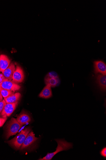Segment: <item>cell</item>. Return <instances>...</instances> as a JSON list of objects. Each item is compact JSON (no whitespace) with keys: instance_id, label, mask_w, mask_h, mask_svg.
<instances>
[{"instance_id":"obj_1","label":"cell","mask_w":106,"mask_h":160,"mask_svg":"<svg viewBox=\"0 0 106 160\" xmlns=\"http://www.w3.org/2000/svg\"><path fill=\"white\" fill-rule=\"evenodd\" d=\"M58 143V146L55 152L52 153H48L47 155L43 158H41L39 160H51L53 158L58 152L66 151L73 148V144L71 142H68L64 139H55Z\"/></svg>"},{"instance_id":"obj_2","label":"cell","mask_w":106,"mask_h":160,"mask_svg":"<svg viewBox=\"0 0 106 160\" xmlns=\"http://www.w3.org/2000/svg\"><path fill=\"white\" fill-rule=\"evenodd\" d=\"M31 129L29 128H26L21 131L17 136L7 142L15 149H19L25 141L28 133Z\"/></svg>"},{"instance_id":"obj_3","label":"cell","mask_w":106,"mask_h":160,"mask_svg":"<svg viewBox=\"0 0 106 160\" xmlns=\"http://www.w3.org/2000/svg\"><path fill=\"white\" fill-rule=\"evenodd\" d=\"M20 124L16 119L12 118L8 123L6 132L7 139H8L10 137L16 135L22 126Z\"/></svg>"},{"instance_id":"obj_4","label":"cell","mask_w":106,"mask_h":160,"mask_svg":"<svg viewBox=\"0 0 106 160\" xmlns=\"http://www.w3.org/2000/svg\"><path fill=\"white\" fill-rule=\"evenodd\" d=\"M0 86L7 90L14 92L19 90L21 87L13 81L5 79L0 83Z\"/></svg>"},{"instance_id":"obj_5","label":"cell","mask_w":106,"mask_h":160,"mask_svg":"<svg viewBox=\"0 0 106 160\" xmlns=\"http://www.w3.org/2000/svg\"><path fill=\"white\" fill-rule=\"evenodd\" d=\"M44 81L46 85H49L51 87H55L58 83V77L56 72H51L45 77Z\"/></svg>"},{"instance_id":"obj_6","label":"cell","mask_w":106,"mask_h":160,"mask_svg":"<svg viewBox=\"0 0 106 160\" xmlns=\"http://www.w3.org/2000/svg\"><path fill=\"white\" fill-rule=\"evenodd\" d=\"M39 139L35 136L33 132H30L26 136L25 139L20 148L21 150H23L30 147L34 143Z\"/></svg>"},{"instance_id":"obj_7","label":"cell","mask_w":106,"mask_h":160,"mask_svg":"<svg viewBox=\"0 0 106 160\" xmlns=\"http://www.w3.org/2000/svg\"><path fill=\"white\" fill-rule=\"evenodd\" d=\"M18 103V102L12 103H7L1 114L2 118L9 117L16 109Z\"/></svg>"},{"instance_id":"obj_8","label":"cell","mask_w":106,"mask_h":160,"mask_svg":"<svg viewBox=\"0 0 106 160\" xmlns=\"http://www.w3.org/2000/svg\"><path fill=\"white\" fill-rule=\"evenodd\" d=\"M94 72L97 75L98 74L106 75V65L102 60L95 61L94 62Z\"/></svg>"},{"instance_id":"obj_9","label":"cell","mask_w":106,"mask_h":160,"mask_svg":"<svg viewBox=\"0 0 106 160\" xmlns=\"http://www.w3.org/2000/svg\"><path fill=\"white\" fill-rule=\"evenodd\" d=\"M24 79V74L22 69L19 66L17 65L12 76V81L15 82L21 83Z\"/></svg>"},{"instance_id":"obj_10","label":"cell","mask_w":106,"mask_h":160,"mask_svg":"<svg viewBox=\"0 0 106 160\" xmlns=\"http://www.w3.org/2000/svg\"><path fill=\"white\" fill-rule=\"evenodd\" d=\"M96 82L100 89L103 92L106 90V76L101 74H97L95 77Z\"/></svg>"},{"instance_id":"obj_11","label":"cell","mask_w":106,"mask_h":160,"mask_svg":"<svg viewBox=\"0 0 106 160\" xmlns=\"http://www.w3.org/2000/svg\"><path fill=\"white\" fill-rule=\"evenodd\" d=\"M11 61L6 55H0V72H3L9 66Z\"/></svg>"},{"instance_id":"obj_12","label":"cell","mask_w":106,"mask_h":160,"mask_svg":"<svg viewBox=\"0 0 106 160\" xmlns=\"http://www.w3.org/2000/svg\"><path fill=\"white\" fill-rule=\"evenodd\" d=\"M16 69V66L14 63L12 62L2 73L6 79L12 81L13 74Z\"/></svg>"},{"instance_id":"obj_13","label":"cell","mask_w":106,"mask_h":160,"mask_svg":"<svg viewBox=\"0 0 106 160\" xmlns=\"http://www.w3.org/2000/svg\"><path fill=\"white\" fill-rule=\"evenodd\" d=\"M51 87L49 85L45 86L39 95L40 98L48 99L51 98L53 95Z\"/></svg>"},{"instance_id":"obj_14","label":"cell","mask_w":106,"mask_h":160,"mask_svg":"<svg viewBox=\"0 0 106 160\" xmlns=\"http://www.w3.org/2000/svg\"><path fill=\"white\" fill-rule=\"evenodd\" d=\"M18 122L23 125L28 123L31 121V118L29 116L25 113H21L19 115L16 119Z\"/></svg>"},{"instance_id":"obj_15","label":"cell","mask_w":106,"mask_h":160,"mask_svg":"<svg viewBox=\"0 0 106 160\" xmlns=\"http://www.w3.org/2000/svg\"><path fill=\"white\" fill-rule=\"evenodd\" d=\"M21 96V94L19 92L12 93L4 99L6 102V103H12L18 102Z\"/></svg>"},{"instance_id":"obj_16","label":"cell","mask_w":106,"mask_h":160,"mask_svg":"<svg viewBox=\"0 0 106 160\" xmlns=\"http://www.w3.org/2000/svg\"><path fill=\"white\" fill-rule=\"evenodd\" d=\"M0 92H1L3 97L4 98L7 97L13 93V92L12 91L7 90L2 88L1 86H0Z\"/></svg>"},{"instance_id":"obj_17","label":"cell","mask_w":106,"mask_h":160,"mask_svg":"<svg viewBox=\"0 0 106 160\" xmlns=\"http://www.w3.org/2000/svg\"><path fill=\"white\" fill-rule=\"evenodd\" d=\"M6 104V102L4 99H3L2 101L0 102V115H1Z\"/></svg>"},{"instance_id":"obj_18","label":"cell","mask_w":106,"mask_h":160,"mask_svg":"<svg viewBox=\"0 0 106 160\" xmlns=\"http://www.w3.org/2000/svg\"><path fill=\"white\" fill-rule=\"evenodd\" d=\"M100 154L101 156L104 158H106V148L104 147L103 148L100 152Z\"/></svg>"},{"instance_id":"obj_19","label":"cell","mask_w":106,"mask_h":160,"mask_svg":"<svg viewBox=\"0 0 106 160\" xmlns=\"http://www.w3.org/2000/svg\"><path fill=\"white\" fill-rule=\"evenodd\" d=\"M7 119V118H0V127L3 126Z\"/></svg>"},{"instance_id":"obj_20","label":"cell","mask_w":106,"mask_h":160,"mask_svg":"<svg viewBox=\"0 0 106 160\" xmlns=\"http://www.w3.org/2000/svg\"><path fill=\"white\" fill-rule=\"evenodd\" d=\"M5 78L3 74H0V83L2 82Z\"/></svg>"},{"instance_id":"obj_21","label":"cell","mask_w":106,"mask_h":160,"mask_svg":"<svg viewBox=\"0 0 106 160\" xmlns=\"http://www.w3.org/2000/svg\"><path fill=\"white\" fill-rule=\"evenodd\" d=\"M3 100V97H2L1 92H0V102L1 101Z\"/></svg>"},{"instance_id":"obj_22","label":"cell","mask_w":106,"mask_h":160,"mask_svg":"<svg viewBox=\"0 0 106 160\" xmlns=\"http://www.w3.org/2000/svg\"><path fill=\"white\" fill-rule=\"evenodd\" d=\"M0 74H1V73H0Z\"/></svg>"}]
</instances>
